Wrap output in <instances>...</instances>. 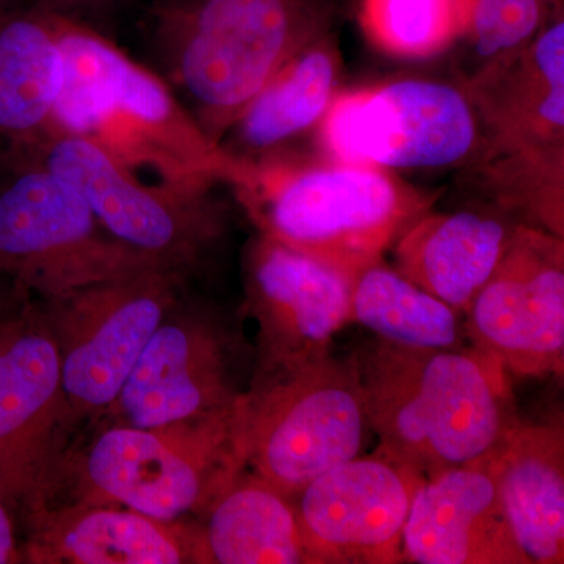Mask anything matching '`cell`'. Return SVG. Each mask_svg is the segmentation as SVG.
<instances>
[{
  "instance_id": "1",
  "label": "cell",
  "mask_w": 564,
  "mask_h": 564,
  "mask_svg": "<svg viewBox=\"0 0 564 564\" xmlns=\"http://www.w3.org/2000/svg\"><path fill=\"white\" fill-rule=\"evenodd\" d=\"M377 452L423 478L496 452L521 419L502 364L477 347L373 340L355 358Z\"/></svg>"
},
{
  "instance_id": "2",
  "label": "cell",
  "mask_w": 564,
  "mask_h": 564,
  "mask_svg": "<svg viewBox=\"0 0 564 564\" xmlns=\"http://www.w3.org/2000/svg\"><path fill=\"white\" fill-rule=\"evenodd\" d=\"M57 40L63 69L51 132L98 141L126 169L151 162L187 181L239 177L240 163L182 113L161 80L109 41L65 14Z\"/></svg>"
},
{
  "instance_id": "3",
  "label": "cell",
  "mask_w": 564,
  "mask_h": 564,
  "mask_svg": "<svg viewBox=\"0 0 564 564\" xmlns=\"http://www.w3.org/2000/svg\"><path fill=\"white\" fill-rule=\"evenodd\" d=\"M240 187L262 236L355 276L433 203L389 170L332 159L254 163Z\"/></svg>"
},
{
  "instance_id": "4",
  "label": "cell",
  "mask_w": 564,
  "mask_h": 564,
  "mask_svg": "<svg viewBox=\"0 0 564 564\" xmlns=\"http://www.w3.org/2000/svg\"><path fill=\"white\" fill-rule=\"evenodd\" d=\"M173 74L218 137L282 66L322 39L332 0H177L159 10Z\"/></svg>"
},
{
  "instance_id": "5",
  "label": "cell",
  "mask_w": 564,
  "mask_h": 564,
  "mask_svg": "<svg viewBox=\"0 0 564 564\" xmlns=\"http://www.w3.org/2000/svg\"><path fill=\"white\" fill-rule=\"evenodd\" d=\"M247 470L296 496L318 475L361 454L370 430L358 370L333 350L261 364L240 393Z\"/></svg>"
},
{
  "instance_id": "6",
  "label": "cell",
  "mask_w": 564,
  "mask_h": 564,
  "mask_svg": "<svg viewBox=\"0 0 564 564\" xmlns=\"http://www.w3.org/2000/svg\"><path fill=\"white\" fill-rule=\"evenodd\" d=\"M245 469L239 393L231 406L193 421L102 430L82 464L84 500L181 521L206 513Z\"/></svg>"
},
{
  "instance_id": "7",
  "label": "cell",
  "mask_w": 564,
  "mask_h": 564,
  "mask_svg": "<svg viewBox=\"0 0 564 564\" xmlns=\"http://www.w3.org/2000/svg\"><path fill=\"white\" fill-rule=\"evenodd\" d=\"M99 229L87 202L57 174L36 163L0 170V273L21 288L55 299L159 263Z\"/></svg>"
},
{
  "instance_id": "8",
  "label": "cell",
  "mask_w": 564,
  "mask_h": 564,
  "mask_svg": "<svg viewBox=\"0 0 564 564\" xmlns=\"http://www.w3.org/2000/svg\"><path fill=\"white\" fill-rule=\"evenodd\" d=\"M169 267H140L51 299L66 422L102 414L120 395L152 334L174 310Z\"/></svg>"
},
{
  "instance_id": "9",
  "label": "cell",
  "mask_w": 564,
  "mask_h": 564,
  "mask_svg": "<svg viewBox=\"0 0 564 564\" xmlns=\"http://www.w3.org/2000/svg\"><path fill=\"white\" fill-rule=\"evenodd\" d=\"M478 118L466 93L404 79L336 93L318 121L328 159L381 170L444 169L466 161Z\"/></svg>"
},
{
  "instance_id": "10",
  "label": "cell",
  "mask_w": 564,
  "mask_h": 564,
  "mask_svg": "<svg viewBox=\"0 0 564 564\" xmlns=\"http://www.w3.org/2000/svg\"><path fill=\"white\" fill-rule=\"evenodd\" d=\"M466 315L474 347L502 364L508 375L562 377L563 237L516 226L503 258Z\"/></svg>"
},
{
  "instance_id": "11",
  "label": "cell",
  "mask_w": 564,
  "mask_h": 564,
  "mask_svg": "<svg viewBox=\"0 0 564 564\" xmlns=\"http://www.w3.org/2000/svg\"><path fill=\"white\" fill-rule=\"evenodd\" d=\"M66 426L61 355L46 315L0 321V497L39 507L51 488L58 433Z\"/></svg>"
},
{
  "instance_id": "12",
  "label": "cell",
  "mask_w": 564,
  "mask_h": 564,
  "mask_svg": "<svg viewBox=\"0 0 564 564\" xmlns=\"http://www.w3.org/2000/svg\"><path fill=\"white\" fill-rule=\"evenodd\" d=\"M423 477L380 452L326 470L293 497L311 564L403 562V527Z\"/></svg>"
},
{
  "instance_id": "13",
  "label": "cell",
  "mask_w": 564,
  "mask_h": 564,
  "mask_svg": "<svg viewBox=\"0 0 564 564\" xmlns=\"http://www.w3.org/2000/svg\"><path fill=\"white\" fill-rule=\"evenodd\" d=\"M355 274L262 236L248 258V300L261 337V364L333 350L351 323Z\"/></svg>"
},
{
  "instance_id": "14",
  "label": "cell",
  "mask_w": 564,
  "mask_h": 564,
  "mask_svg": "<svg viewBox=\"0 0 564 564\" xmlns=\"http://www.w3.org/2000/svg\"><path fill=\"white\" fill-rule=\"evenodd\" d=\"M31 163L69 182L113 240L151 261L169 267L198 239V220L180 199L133 180L98 141L51 132Z\"/></svg>"
},
{
  "instance_id": "15",
  "label": "cell",
  "mask_w": 564,
  "mask_h": 564,
  "mask_svg": "<svg viewBox=\"0 0 564 564\" xmlns=\"http://www.w3.org/2000/svg\"><path fill=\"white\" fill-rule=\"evenodd\" d=\"M464 93L491 132L492 155L563 163V20L544 25L521 50L486 63Z\"/></svg>"
},
{
  "instance_id": "16",
  "label": "cell",
  "mask_w": 564,
  "mask_h": 564,
  "mask_svg": "<svg viewBox=\"0 0 564 564\" xmlns=\"http://www.w3.org/2000/svg\"><path fill=\"white\" fill-rule=\"evenodd\" d=\"M225 344L210 323L173 311L141 351L110 410L122 425L158 429L217 413L236 402Z\"/></svg>"
},
{
  "instance_id": "17",
  "label": "cell",
  "mask_w": 564,
  "mask_h": 564,
  "mask_svg": "<svg viewBox=\"0 0 564 564\" xmlns=\"http://www.w3.org/2000/svg\"><path fill=\"white\" fill-rule=\"evenodd\" d=\"M494 455L423 478L403 527V562L530 564L505 516Z\"/></svg>"
},
{
  "instance_id": "18",
  "label": "cell",
  "mask_w": 564,
  "mask_h": 564,
  "mask_svg": "<svg viewBox=\"0 0 564 564\" xmlns=\"http://www.w3.org/2000/svg\"><path fill=\"white\" fill-rule=\"evenodd\" d=\"M32 563H199V529L166 522L120 505L80 502L32 510Z\"/></svg>"
},
{
  "instance_id": "19",
  "label": "cell",
  "mask_w": 564,
  "mask_h": 564,
  "mask_svg": "<svg viewBox=\"0 0 564 564\" xmlns=\"http://www.w3.org/2000/svg\"><path fill=\"white\" fill-rule=\"evenodd\" d=\"M58 17L33 0H0V170L31 161L51 133L63 69Z\"/></svg>"
},
{
  "instance_id": "20",
  "label": "cell",
  "mask_w": 564,
  "mask_h": 564,
  "mask_svg": "<svg viewBox=\"0 0 564 564\" xmlns=\"http://www.w3.org/2000/svg\"><path fill=\"white\" fill-rule=\"evenodd\" d=\"M516 226L484 212H426L393 243L395 269L466 314L503 258Z\"/></svg>"
},
{
  "instance_id": "21",
  "label": "cell",
  "mask_w": 564,
  "mask_h": 564,
  "mask_svg": "<svg viewBox=\"0 0 564 564\" xmlns=\"http://www.w3.org/2000/svg\"><path fill=\"white\" fill-rule=\"evenodd\" d=\"M494 466L505 516L530 564H563V422L519 421Z\"/></svg>"
},
{
  "instance_id": "22",
  "label": "cell",
  "mask_w": 564,
  "mask_h": 564,
  "mask_svg": "<svg viewBox=\"0 0 564 564\" xmlns=\"http://www.w3.org/2000/svg\"><path fill=\"white\" fill-rule=\"evenodd\" d=\"M199 563L311 564L291 497L243 470L206 511Z\"/></svg>"
},
{
  "instance_id": "23",
  "label": "cell",
  "mask_w": 564,
  "mask_h": 564,
  "mask_svg": "<svg viewBox=\"0 0 564 564\" xmlns=\"http://www.w3.org/2000/svg\"><path fill=\"white\" fill-rule=\"evenodd\" d=\"M337 74L339 55L326 33L282 66L232 122L239 147L267 154L318 124L336 95Z\"/></svg>"
},
{
  "instance_id": "24",
  "label": "cell",
  "mask_w": 564,
  "mask_h": 564,
  "mask_svg": "<svg viewBox=\"0 0 564 564\" xmlns=\"http://www.w3.org/2000/svg\"><path fill=\"white\" fill-rule=\"evenodd\" d=\"M351 322L399 347H463L459 313L383 261L356 274Z\"/></svg>"
},
{
  "instance_id": "25",
  "label": "cell",
  "mask_w": 564,
  "mask_h": 564,
  "mask_svg": "<svg viewBox=\"0 0 564 564\" xmlns=\"http://www.w3.org/2000/svg\"><path fill=\"white\" fill-rule=\"evenodd\" d=\"M466 0H361L367 40L399 58H429L462 40Z\"/></svg>"
},
{
  "instance_id": "26",
  "label": "cell",
  "mask_w": 564,
  "mask_h": 564,
  "mask_svg": "<svg viewBox=\"0 0 564 564\" xmlns=\"http://www.w3.org/2000/svg\"><path fill=\"white\" fill-rule=\"evenodd\" d=\"M549 0H466L462 40L488 58L521 50L545 25Z\"/></svg>"
},
{
  "instance_id": "27",
  "label": "cell",
  "mask_w": 564,
  "mask_h": 564,
  "mask_svg": "<svg viewBox=\"0 0 564 564\" xmlns=\"http://www.w3.org/2000/svg\"><path fill=\"white\" fill-rule=\"evenodd\" d=\"M22 558L10 505L0 497V564L21 563Z\"/></svg>"
},
{
  "instance_id": "28",
  "label": "cell",
  "mask_w": 564,
  "mask_h": 564,
  "mask_svg": "<svg viewBox=\"0 0 564 564\" xmlns=\"http://www.w3.org/2000/svg\"><path fill=\"white\" fill-rule=\"evenodd\" d=\"M40 6L46 7L54 13L65 14L69 17V11L79 9H91V7L102 6L109 0H33Z\"/></svg>"
}]
</instances>
